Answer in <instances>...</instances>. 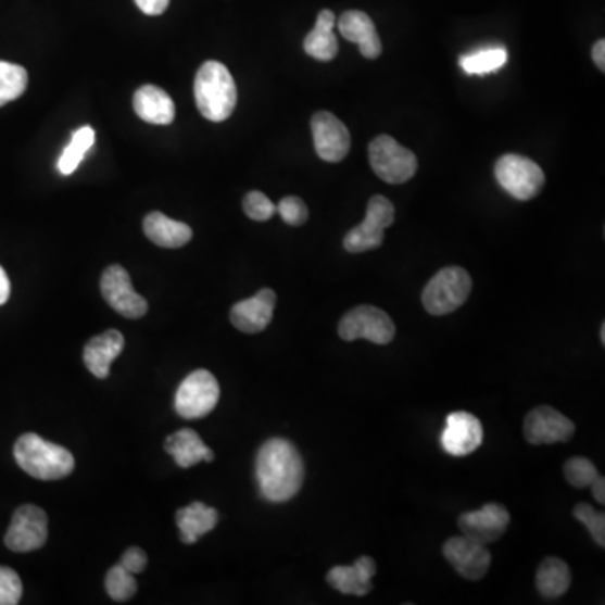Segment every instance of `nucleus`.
Instances as JSON below:
<instances>
[{"label": "nucleus", "mask_w": 605, "mask_h": 605, "mask_svg": "<svg viewBox=\"0 0 605 605\" xmlns=\"http://www.w3.org/2000/svg\"><path fill=\"white\" fill-rule=\"evenodd\" d=\"M483 442V426L478 417L459 411L448 416L446 429L442 431L441 444L451 456H468Z\"/></svg>", "instance_id": "obj_16"}, {"label": "nucleus", "mask_w": 605, "mask_h": 605, "mask_svg": "<svg viewBox=\"0 0 605 605\" xmlns=\"http://www.w3.org/2000/svg\"><path fill=\"white\" fill-rule=\"evenodd\" d=\"M134 109L138 118L152 125H171L175 118L174 101L155 85L138 88L134 97Z\"/></svg>", "instance_id": "obj_21"}, {"label": "nucleus", "mask_w": 605, "mask_h": 605, "mask_svg": "<svg viewBox=\"0 0 605 605\" xmlns=\"http://www.w3.org/2000/svg\"><path fill=\"white\" fill-rule=\"evenodd\" d=\"M592 60H594L595 66L604 73L605 70V41L604 39H598L595 42L594 48H592Z\"/></svg>", "instance_id": "obj_38"}, {"label": "nucleus", "mask_w": 605, "mask_h": 605, "mask_svg": "<svg viewBox=\"0 0 605 605\" xmlns=\"http://www.w3.org/2000/svg\"><path fill=\"white\" fill-rule=\"evenodd\" d=\"M23 597V582L12 568L0 567V605L20 604Z\"/></svg>", "instance_id": "obj_34"}, {"label": "nucleus", "mask_w": 605, "mask_h": 605, "mask_svg": "<svg viewBox=\"0 0 605 605\" xmlns=\"http://www.w3.org/2000/svg\"><path fill=\"white\" fill-rule=\"evenodd\" d=\"M442 554L454 570L468 580L483 579L491 567V554L487 545L465 535L448 540L442 546Z\"/></svg>", "instance_id": "obj_13"}, {"label": "nucleus", "mask_w": 605, "mask_h": 605, "mask_svg": "<svg viewBox=\"0 0 605 605\" xmlns=\"http://www.w3.org/2000/svg\"><path fill=\"white\" fill-rule=\"evenodd\" d=\"M377 565L374 558L361 557L353 565H338L327 574L331 589L349 595H367L371 592V577L376 576Z\"/></svg>", "instance_id": "obj_19"}, {"label": "nucleus", "mask_w": 605, "mask_h": 605, "mask_svg": "<svg viewBox=\"0 0 605 605\" xmlns=\"http://www.w3.org/2000/svg\"><path fill=\"white\" fill-rule=\"evenodd\" d=\"M123 349H125V338L118 330L112 328V330L91 338L90 342L86 343L83 362L94 377L106 379L113 362L119 357Z\"/></svg>", "instance_id": "obj_20"}, {"label": "nucleus", "mask_w": 605, "mask_h": 605, "mask_svg": "<svg viewBox=\"0 0 605 605\" xmlns=\"http://www.w3.org/2000/svg\"><path fill=\"white\" fill-rule=\"evenodd\" d=\"M119 565L134 576L135 574H141L147 567V554L138 546H131L123 554Z\"/></svg>", "instance_id": "obj_36"}, {"label": "nucleus", "mask_w": 605, "mask_h": 605, "mask_svg": "<svg viewBox=\"0 0 605 605\" xmlns=\"http://www.w3.org/2000/svg\"><path fill=\"white\" fill-rule=\"evenodd\" d=\"M175 521L180 530V540L186 545L198 542L202 535L216 528L219 521V513L204 503H192V505L180 508L175 515Z\"/></svg>", "instance_id": "obj_24"}, {"label": "nucleus", "mask_w": 605, "mask_h": 605, "mask_svg": "<svg viewBox=\"0 0 605 605\" xmlns=\"http://www.w3.org/2000/svg\"><path fill=\"white\" fill-rule=\"evenodd\" d=\"M313 143L319 159L330 164L342 162L350 152L349 128L333 113L316 112L312 118Z\"/></svg>", "instance_id": "obj_12"}, {"label": "nucleus", "mask_w": 605, "mask_h": 605, "mask_svg": "<svg viewBox=\"0 0 605 605\" xmlns=\"http://www.w3.org/2000/svg\"><path fill=\"white\" fill-rule=\"evenodd\" d=\"M471 276L466 269L451 266L432 276L423 291V305L434 316L448 315L465 305L471 293Z\"/></svg>", "instance_id": "obj_4"}, {"label": "nucleus", "mask_w": 605, "mask_h": 605, "mask_svg": "<svg viewBox=\"0 0 605 605\" xmlns=\"http://www.w3.org/2000/svg\"><path fill=\"white\" fill-rule=\"evenodd\" d=\"M242 209H244V214L249 219L257 220V223L272 219L276 212V205L263 192H257V190H253L245 196Z\"/></svg>", "instance_id": "obj_33"}, {"label": "nucleus", "mask_w": 605, "mask_h": 605, "mask_svg": "<svg viewBox=\"0 0 605 605\" xmlns=\"http://www.w3.org/2000/svg\"><path fill=\"white\" fill-rule=\"evenodd\" d=\"M574 516L579 520L587 530L591 531L592 539L598 546H605V515L597 509L592 508L587 503H580L574 508Z\"/></svg>", "instance_id": "obj_32"}, {"label": "nucleus", "mask_w": 605, "mask_h": 605, "mask_svg": "<svg viewBox=\"0 0 605 605\" xmlns=\"http://www.w3.org/2000/svg\"><path fill=\"white\" fill-rule=\"evenodd\" d=\"M457 525H459L463 535L488 545V543L496 542L505 533L509 525V513L505 506L487 503L478 512L463 513Z\"/></svg>", "instance_id": "obj_15"}, {"label": "nucleus", "mask_w": 605, "mask_h": 605, "mask_svg": "<svg viewBox=\"0 0 605 605\" xmlns=\"http://www.w3.org/2000/svg\"><path fill=\"white\" fill-rule=\"evenodd\" d=\"M138 9L147 15H160L167 11L171 0H135Z\"/></svg>", "instance_id": "obj_37"}, {"label": "nucleus", "mask_w": 605, "mask_h": 605, "mask_svg": "<svg viewBox=\"0 0 605 605\" xmlns=\"http://www.w3.org/2000/svg\"><path fill=\"white\" fill-rule=\"evenodd\" d=\"M193 94L199 112L209 122H226L238 104L235 78L219 61H207L199 67Z\"/></svg>", "instance_id": "obj_2"}, {"label": "nucleus", "mask_w": 605, "mask_h": 605, "mask_svg": "<svg viewBox=\"0 0 605 605\" xmlns=\"http://www.w3.org/2000/svg\"><path fill=\"white\" fill-rule=\"evenodd\" d=\"M9 297H11V281H9L4 268L0 266V306L8 303Z\"/></svg>", "instance_id": "obj_39"}, {"label": "nucleus", "mask_w": 605, "mask_h": 605, "mask_svg": "<svg viewBox=\"0 0 605 605\" xmlns=\"http://www.w3.org/2000/svg\"><path fill=\"white\" fill-rule=\"evenodd\" d=\"M29 76L23 66L0 61V106L23 97Z\"/></svg>", "instance_id": "obj_29"}, {"label": "nucleus", "mask_w": 605, "mask_h": 605, "mask_svg": "<svg viewBox=\"0 0 605 605\" xmlns=\"http://www.w3.org/2000/svg\"><path fill=\"white\" fill-rule=\"evenodd\" d=\"M564 475L568 484L576 488H587L591 487L592 481L597 478L598 471L591 459L577 456L565 463Z\"/></svg>", "instance_id": "obj_31"}, {"label": "nucleus", "mask_w": 605, "mask_h": 605, "mask_svg": "<svg viewBox=\"0 0 605 605\" xmlns=\"http://www.w3.org/2000/svg\"><path fill=\"white\" fill-rule=\"evenodd\" d=\"M338 30L346 41L355 42L361 48L362 56L377 60L382 54V41L376 24L362 11L343 12L338 20Z\"/></svg>", "instance_id": "obj_18"}, {"label": "nucleus", "mask_w": 605, "mask_h": 605, "mask_svg": "<svg viewBox=\"0 0 605 605\" xmlns=\"http://www.w3.org/2000/svg\"><path fill=\"white\" fill-rule=\"evenodd\" d=\"M508 63V52L505 48H487L479 51L461 56L459 66L463 67L466 75H490L502 70Z\"/></svg>", "instance_id": "obj_27"}, {"label": "nucleus", "mask_w": 605, "mask_h": 605, "mask_svg": "<svg viewBox=\"0 0 605 605\" xmlns=\"http://www.w3.org/2000/svg\"><path fill=\"white\" fill-rule=\"evenodd\" d=\"M165 451L174 457L177 466L184 469L192 468L202 461L205 463L214 461L211 448L205 446L198 432L192 429H182V431L168 436L165 441Z\"/></svg>", "instance_id": "obj_22"}, {"label": "nucleus", "mask_w": 605, "mask_h": 605, "mask_svg": "<svg viewBox=\"0 0 605 605\" xmlns=\"http://www.w3.org/2000/svg\"><path fill=\"white\" fill-rule=\"evenodd\" d=\"M14 457L27 475L42 481H56L75 471V456L71 451L33 432L17 439Z\"/></svg>", "instance_id": "obj_3"}, {"label": "nucleus", "mask_w": 605, "mask_h": 605, "mask_svg": "<svg viewBox=\"0 0 605 605\" xmlns=\"http://www.w3.org/2000/svg\"><path fill=\"white\" fill-rule=\"evenodd\" d=\"M601 342H602V345H605V325L604 324H602V327H601Z\"/></svg>", "instance_id": "obj_41"}, {"label": "nucleus", "mask_w": 605, "mask_h": 605, "mask_svg": "<svg viewBox=\"0 0 605 605\" xmlns=\"http://www.w3.org/2000/svg\"><path fill=\"white\" fill-rule=\"evenodd\" d=\"M335 23H337V20H335L333 12L328 11V9L319 12L315 27L303 42L306 54L312 56L313 60L327 63V61L335 60V56H337L338 39L333 33Z\"/></svg>", "instance_id": "obj_25"}, {"label": "nucleus", "mask_w": 605, "mask_h": 605, "mask_svg": "<svg viewBox=\"0 0 605 605\" xmlns=\"http://www.w3.org/2000/svg\"><path fill=\"white\" fill-rule=\"evenodd\" d=\"M394 219V204L383 196H374L368 201L365 219L345 236L343 248L353 254L367 253V251L380 248L386 238L383 230L392 226Z\"/></svg>", "instance_id": "obj_8"}, {"label": "nucleus", "mask_w": 605, "mask_h": 605, "mask_svg": "<svg viewBox=\"0 0 605 605\" xmlns=\"http://www.w3.org/2000/svg\"><path fill=\"white\" fill-rule=\"evenodd\" d=\"M101 294L104 300L125 318L137 319L149 312V303L131 287L130 275L118 264L104 269L101 276Z\"/></svg>", "instance_id": "obj_11"}, {"label": "nucleus", "mask_w": 605, "mask_h": 605, "mask_svg": "<svg viewBox=\"0 0 605 605\" xmlns=\"http://www.w3.org/2000/svg\"><path fill=\"white\" fill-rule=\"evenodd\" d=\"M275 308V291L263 288L253 298L239 301L230 308V324L235 325L242 333H260L272 324Z\"/></svg>", "instance_id": "obj_17"}, {"label": "nucleus", "mask_w": 605, "mask_h": 605, "mask_svg": "<svg viewBox=\"0 0 605 605\" xmlns=\"http://www.w3.org/2000/svg\"><path fill=\"white\" fill-rule=\"evenodd\" d=\"M48 540V515L36 505H23L12 515L5 545L17 554L41 549Z\"/></svg>", "instance_id": "obj_10"}, {"label": "nucleus", "mask_w": 605, "mask_h": 605, "mask_svg": "<svg viewBox=\"0 0 605 605\" xmlns=\"http://www.w3.org/2000/svg\"><path fill=\"white\" fill-rule=\"evenodd\" d=\"M143 230L153 244L167 249L182 248L193 236L187 224L171 219L162 212H150L143 220Z\"/></svg>", "instance_id": "obj_23"}, {"label": "nucleus", "mask_w": 605, "mask_h": 605, "mask_svg": "<svg viewBox=\"0 0 605 605\" xmlns=\"http://www.w3.org/2000/svg\"><path fill=\"white\" fill-rule=\"evenodd\" d=\"M525 439L530 444H555L574 438L576 426L564 414L550 405H540L528 413L525 419Z\"/></svg>", "instance_id": "obj_14"}, {"label": "nucleus", "mask_w": 605, "mask_h": 605, "mask_svg": "<svg viewBox=\"0 0 605 605\" xmlns=\"http://www.w3.org/2000/svg\"><path fill=\"white\" fill-rule=\"evenodd\" d=\"M338 335L345 342L368 340L376 345H387L395 337V325L380 308L370 305L350 310L338 324Z\"/></svg>", "instance_id": "obj_7"}, {"label": "nucleus", "mask_w": 605, "mask_h": 605, "mask_svg": "<svg viewBox=\"0 0 605 605\" xmlns=\"http://www.w3.org/2000/svg\"><path fill=\"white\" fill-rule=\"evenodd\" d=\"M256 476L261 494L268 502H288L297 496L305 481L303 457L287 439H269L257 453Z\"/></svg>", "instance_id": "obj_1"}, {"label": "nucleus", "mask_w": 605, "mask_h": 605, "mask_svg": "<svg viewBox=\"0 0 605 605\" xmlns=\"http://www.w3.org/2000/svg\"><path fill=\"white\" fill-rule=\"evenodd\" d=\"M572 572L564 560L546 557L537 570V589L546 598H558L570 589Z\"/></svg>", "instance_id": "obj_26"}, {"label": "nucleus", "mask_w": 605, "mask_h": 605, "mask_svg": "<svg viewBox=\"0 0 605 605\" xmlns=\"http://www.w3.org/2000/svg\"><path fill=\"white\" fill-rule=\"evenodd\" d=\"M496 180L512 198L531 201L542 192L545 174L537 162L516 153H506L494 165Z\"/></svg>", "instance_id": "obj_5"}, {"label": "nucleus", "mask_w": 605, "mask_h": 605, "mask_svg": "<svg viewBox=\"0 0 605 605\" xmlns=\"http://www.w3.org/2000/svg\"><path fill=\"white\" fill-rule=\"evenodd\" d=\"M220 389L211 371L196 370L180 383L175 394V411L184 419H201L216 408Z\"/></svg>", "instance_id": "obj_9"}, {"label": "nucleus", "mask_w": 605, "mask_h": 605, "mask_svg": "<svg viewBox=\"0 0 605 605\" xmlns=\"http://www.w3.org/2000/svg\"><path fill=\"white\" fill-rule=\"evenodd\" d=\"M592 491H594V497L601 505L605 503V479L604 476L597 475V478L592 481Z\"/></svg>", "instance_id": "obj_40"}, {"label": "nucleus", "mask_w": 605, "mask_h": 605, "mask_svg": "<svg viewBox=\"0 0 605 605\" xmlns=\"http://www.w3.org/2000/svg\"><path fill=\"white\" fill-rule=\"evenodd\" d=\"M94 138H97V134L91 127L79 128L73 135L70 146L64 149L63 155L58 160V168H60L61 174L71 175L78 168L86 152L93 147Z\"/></svg>", "instance_id": "obj_28"}, {"label": "nucleus", "mask_w": 605, "mask_h": 605, "mask_svg": "<svg viewBox=\"0 0 605 605\" xmlns=\"http://www.w3.org/2000/svg\"><path fill=\"white\" fill-rule=\"evenodd\" d=\"M276 211L279 212L282 220L290 226H303L308 220V207H306L305 202L301 201L300 198H294V196L282 199Z\"/></svg>", "instance_id": "obj_35"}, {"label": "nucleus", "mask_w": 605, "mask_h": 605, "mask_svg": "<svg viewBox=\"0 0 605 605\" xmlns=\"http://www.w3.org/2000/svg\"><path fill=\"white\" fill-rule=\"evenodd\" d=\"M371 168L387 184H404L417 172V156L395 138L379 135L368 146Z\"/></svg>", "instance_id": "obj_6"}, {"label": "nucleus", "mask_w": 605, "mask_h": 605, "mask_svg": "<svg viewBox=\"0 0 605 605\" xmlns=\"http://www.w3.org/2000/svg\"><path fill=\"white\" fill-rule=\"evenodd\" d=\"M137 580H135L134 574L125 570L119 564L110 568L109 576H106V592L113 601H130L137 594Z\"/></svg>", "instance_id": "obj_30"}]
</instances>
